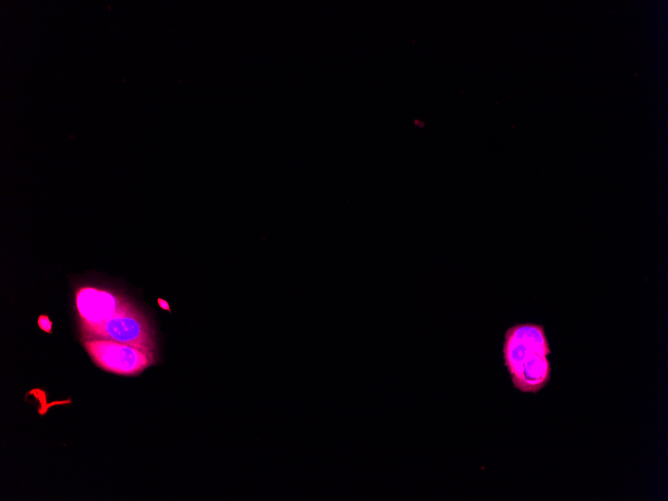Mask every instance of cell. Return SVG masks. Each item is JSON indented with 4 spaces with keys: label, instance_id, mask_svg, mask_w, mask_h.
<instances>
[{
    "label": "cell",
    "instance_id": "6",
    "mask_svg": "<svg viewBox=\"0 0 668 501\" xmlns=\"http://www.w3.org/2000/svg\"><path fill=\"white\" fill-rule=\"evenodd\" d=\"M157 303H158V305H159L163 310H167V311L170 312V306H169V303H168L165 299H163V298H158V299H157Z\"/></svg>",
    "mask_w": 668,
    "mask_h": 501
},
{
    "label": "cell",
    "instance_id": "1",
    "mask_svg": "<svg viewBox=\"0 0 668 501\" xmlns=\"http://www.w3.org/2000/svg\"><path fill=\"white\" fill-rule=\"evenodd\" d=\"M550 354L543 325L520 323L507 329L503 358L516 389L536 393L550 381Z\"/></svg>",
    "mask_w": 668,
    "mask_h": 501
},
{
    "label": "cell",
    "instance_id": "3",
    "mask_svg": "<svg viewBox=\"0 0 668 501\" xmlns=\"http://www.w3.org/2000/svg\"><path fill=\"white\" fill-rule=\"evenodd\" d=\"M81 330L84 339H107L146 350L154 348L148 321L129 304L100 324Z\"/></svg>",
    "mask_w": 668,
    "mask_h": 501
},
{
    "label": "cell",
    "instance_id": "4",
    "mask_svg": "<svg viewBox=\"0 0 668 501\" xmlns=\"http://www.w3.org/2000/svg\"><path fill=\"white\" fill-rule=\"evenodd\" d=\"M128 303L120 296L95 287H83L76 293V308L81 329L94 327Z\"/></svg>",
    "mask_w": 668,
    "mask_h": 501
},
{
    "label": "cell",
    "instance_id": "5",
    "mask_svg": "<svg viewBox=\"0 0 668 501\" xmlns=\"http://www.w3.org/2000/svg\"><path fill=\"white\" fill-rule=\"evenodd\" d=\"M37 322H38V326H39L44 332H48V333H51V332H52V322H51V320L48 318L47 315H45V314L40 315L39 318H38V320H37Z\"/></svg>",
    "mask_w": 668,
    "mask_h": 501
},
{
    "label": "cell",
    "instance_id": "2",
    "mask_svg": "<svg viewBox=\"0 0 668 501\" xmlns=\"http://www.w3.org/2000/svg\"><path fill=\"white\" fill-rule=\"evenodd\" d=\"M83 345L96 365L119 375H136L153 364L152 350L107 339H84Z\"/></svg>",
    "mask_w": 668,
    "mask_h": 501
}]
</instances>
